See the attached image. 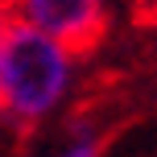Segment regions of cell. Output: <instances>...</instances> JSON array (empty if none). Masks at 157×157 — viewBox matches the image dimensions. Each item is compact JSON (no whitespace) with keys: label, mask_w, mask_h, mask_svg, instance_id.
<instances>
[{"label":"cell","mask_w":157,"mask_h":157,"mask_svg":"<svg viewBox=\"0 0 157 157\" xmlns=\"http://www.w3.org/2000/svg\"><path fill=\"white\" fill-rule=\"evenodd\" d=\"M75 87V50L29 25L8 21L4 46H0V112L8 120L50 116Z\"/></svg>","instance_id":"6da1fadb"},{"label":"cell","mask_w":157,"mask_h":157,"mask_svg":"<svg viewBox=\"0 0 157 157\" xmlns=\"http://www.w3.org/2000/svg\"><path fill=\"white\" fill-rule=\"evenodd\" d=\"M8 21L29 25L66 50H83L108 25V0H4Z\"/></svg>","instance_id":"7a4b0ae2"},{"label":"cell","mask_w":157,"mask_h":157,"mask_svg":"<svg viewBox=\"0 0 157 157\" xmlns=\"http://www.w3.org/2000/svg\"><path fill=\"white\" fill-rule=\"evenodd\" d=\"M54 157H99V145H95L91 136H83V141L66 145V149H62V153H54Z\"/></svg>","instance_id":"3957f363"},{"label":"cell","mask_w":157,"mask_h":157,"mask_svg":"<svg viewBox=\"0 0 157 157\" xmlns=\"http://www.w3.org/2000/svg\"><path fill=\"white\" fill-rule=\"evenodd\" d=\"M132 4H136V8H141V13H145V17H157V0H132Z\"/></svg>","instance_id":"277c9868"},{"label":"cell","mask_w":157,"mask_h":157,"mask_svg":"<svg viewBox=\"0 0 157 157\" xmlns=\"http://www.w3.org/2000/svg\"><path fill=\"white\" fill-rule=\"evenodd\" d=\"M4 33H8V8H4V0H0V46H4Z\"/></svg>","instance_id":"5b68a950"}]
</instances>
